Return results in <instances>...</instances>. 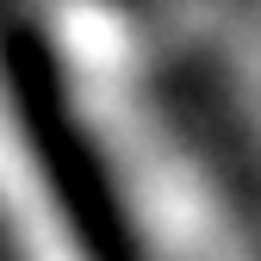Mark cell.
<instances>
[{
    "instance_id": "6da1fadb",
    "label": "cell",
    "mask_w": 261,
    "mask_h": 261,
    "mask_svg": "<svg viewBox=\"0 0 261 261\" xmlns=\"http://www.w3.org/2000/svg\"><path fill=\"white\" fill-rule=\"evenodd\" d=\"M62 87H31L25 62L0 56V224L25 261H124L93 143L62 124Z\"/></svg>"
}]
</instances>
